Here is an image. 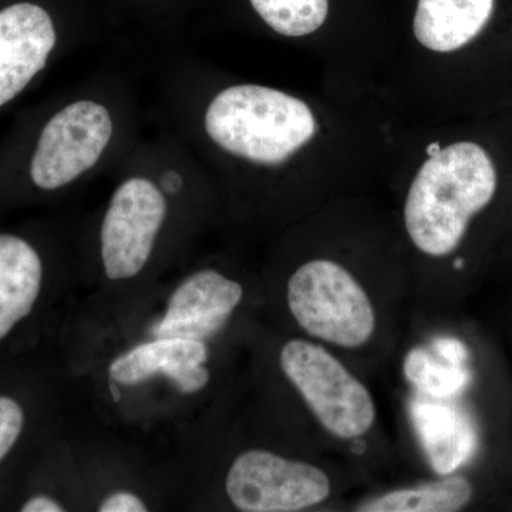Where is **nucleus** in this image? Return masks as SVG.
<instances>
[{"instance_id":"obj_1","label":"nucleus","mask_w":512,"mask_h":512,"mask_svg":"<svg viewBox=\"0 0 512 512\" xmlns=\"http://www.w3.org/2000/svg\"><path fill=\"white\" fill-rule=\"evenodd\" d=\"M495 190L497 173L484 148L461 141L437 151L421 165L404 205L414 247L434 258L456 251Z\"/></svg>"},{"instance_id":"obj_2","label":"nucleus","mask_w":512,"mask_h":512,"mask_svg":"<svg viewBox=\"0 0 512 512\" xmlns=\"http://www.w3.org/2000/svg\"><path fill=\"white\" fill-rule=\"evenodd\" d=\"M205 131L222 150L258 164L284 163L312 140L316 120L308 104L256 84L228 87L212 99Z\"/></svg>"},{"instance_id":"obj_3","label":"nucleus","mask_w":512,"mask_h":512,"mask_svg":"<svg viewBox=\"0 0 512 512\" xmlns=\"http://www.w3.org/2000/svg\"><path fill=\"white\" fill-rule=\"evenodd\" d=\"M286 299L293 319L313 338L346 349L373 338L375 308L345 266L329 259L306 262L289 279Z\"/></svg>"},{"instance_id":"obj_4","label":"nucleus","mask_w":512,"mask_h":512,"mask_svg":"<svg viewBox=\"0 0 512 512\" xmlns=\"http://www.w3.org/2000/svg\"><path fill=\"white\" fill-rule=\"evenodd\" d=\"M279 362L323 429L343 440L369 433L376 420L375 400L328 350L293 339L285 343Z\"/></svg>"},{"instance_id":"obj_5","label":"nucleus","mask_w":512,"mask_h":512,"mask_svg":"<svg viewBox=\"0 0 512 512\" xmlns=\"http://www.w3.org/2000/svg\"><path fill=\"white\" fill-rule=\"evenodd\" d=\"M225 491L245 512H295L328 500L332 485L322 468L266 450L239 454L229 467Z\"/></svg>"},{"instance_id":"obj_6","label":"nucleus","mask_w":512,"mask_h":512,"mask_svg":"<svg viewBox=\"0 0 512 512\" xmlns=\"http://www.w3.org/2000/svg\"><path fill=\"white\" fill-rule=\"evenodd\" d=\"M113 136L109 110L96 101H74L40 131L29 173L40 190L66 187L97 164Z\"/></svg>"},{"instance_id":"obj_7","label":"nucleus","mask_w":512,"mask_h":512,"mask_svg":"<svg viewBox=\"0 0 512 512\" xmlns=\"http://www.w3.org/2000/svg\"><path fill=\"white\" fill-rule=\"evenodd\" d=\"M167 215V201L146 178L124 181L111 197L101 225V261L111 281L131 279L153 254Z\"/></svg>"},{"instance_id":"obj_8","label":"nucleus","mask_w":512,"mask_h":512,"mask_svg":"<svg viewBox=\"0 0 512 512\" xmlns=\"http://www.w3.org/2000/svg\"><path fill=\"white\" fill-rule=\"evenodd\" d=\"M56 42L55 23L42 6L19 2L0 10V107L45 69Z\"/></svg>"},{"instance_id":"obj_9","label":"nucleus","mask_w":512,"mask_h":512,"mask_svg":"<svg viewBox=\"0 0 512 512\" xmlns=\"http://www.w3.org/2000/svg\"><path fill=\"white\" fill-rule=\"evenodd\" d=\"M244 298V288L214 269L195 272L178 286L163 318L153 328L156 338H210L231 318Z\"/></svg>"},{"instance_id":"obj_10","label":"nucleus","mask_w":512,"mask_h":512,"mask_svg":"<svg viewBox=\"0 0 512 512\" xmlns=\"http://www.w3.org/2000/svg\"><path fill=\"white\" fill-rule=\"evenodd\" d=\"M207 359L204 340L157 338L117 357L110 365V376L124 386H136L161 373L181 392L197 393L210 382Z\"/></svg>"},{"instance_id":"obj_11","label":"nucleus","mask_w":512,"mask_h":512,"mask_svg":"<svg viewBox=\"0 0 512 512\" xmlns=\"http://www.w3.org/2000/svg\"><path fill=\"white\" fill-rule=\"evenodd\" d=\"M493 10L494 0H419L414 36L433 52H454L480 35Z\"/></svg>"},{"instance_id":"obj_12","label":"nucleus","mask_w":512,"mask_h":512,"mask_svg":"<svg viewBox=\"0 0 512 512\" xmlns=\"http://www.w3.org/2000/svg\"><path fill=\"white\" fill-rule=\"evenodd\" d=\"M42 281L36 249L16 235L0 234V339L32 312Z\"/></svg>"},{"instance_id":"obj_13","label":"nucleus","mask_w":512,"mask_h":512,"mask_svg":"<svg viewBox=\"0 0 512 512\" xmlns=\"http://www.w3.org/2000/svg\"><path fill=\"white\" fill-rule=\"evenodd\" d=\"M412 420L431 467L441 476L456 471L473 451V429L453 407L414 402Z\"/></svg>"},{"instance_id":"obj_14","label":"nucleus","mask_w":512,"mask_h":512,"mask_svg":"<svg viewBox=\"0 0 512 512\" xmlns=\"http://www.w3.org/2000/svg\"><path fill=\"white\" fill-rule=\"evenodd\" d=\"M474 490L470 480L450 476L417 487L400 488L360 504V512H454L470 504Z\"/></svg>"},{"instance_id":"obj_15","label":"nucleus","mask_w":512,"mask_h":512,"mask_svg":"<svg viewBox=\"0 0 512 512\" xmlns=\"http://www.w3.org/2000/svg\"><path fill=\"white\" fill-rule=\"evenodd\" d=\"M251 5L269 28L288 37L316 32L329 12V0H251Z\"/></svg>"},{"instance_id":"obj_16","label":"nucleus","mask_w":512,"mask_h":512,"mask_svg":"<svg viewBox=\"0 0 512 512\" xmlns=\"http://www.w3.org/2000/svg\"><path fill=\"white\" fill-rule=\"evenodd\" d=\"M404 375L421 393L434 397L456 394L466 384V373L456 365H443L424 349H413L404 360Z\"/></svg>"},{"instance_id":"obj_17","label":"nucleus","mask_w":512,"mask_h":512,"mask_svg":"<svg viewBox=\"0 0 512 512\" xmlns=\"http://www.w3.org/2000/svg\"><path fill=\"white\" fill-rule=\"evenodd\" d=\"M25 423L22 407L10 397L0 396V461L18 441Z\"/></svg>"},{"instance_id":"obj_18","label":"nucleus","mask_w":512,"mask_h":512,"mask_svg":"<svg viewBox=\"0 0 512 512\" xmlns=\"http://www.w3.org/2000/svg\"><path fill=\"white\" fill-rule=\"evenodd\" d=\"M147 510L146 503L138 495L127 493V491L109 495L99 507L100 512H146Z\"/></svg>"},{"instance_id":"obj_19","label":"nucleus","mask_w":512,"mask_h":512,"mask_svg":"<svg viewBox=\"0 0 512 512\" xmlns=\"http://www.w3.org/2000/svg\"><path fill=\"white\" fill-rule=\"evenodd\" d=\"M433 349L450 365H458L466 357V350L460 342L454 339H437L433 342Z\"/></svg>"},{"instance_id":"obj_20","label":"nucleus","mask_w":512,"mask_h":512,"mask_svg":"<svg viewBox=\"0 0 512 512\" xmlns=\"http://www.w3.org/2000/svg\"><path fill=\"white\" fill-rule=\"evenodd\" d=\"M62 504L47 495H36L23 504L22 512H63Z\"/></svg>"}]
</instances>
